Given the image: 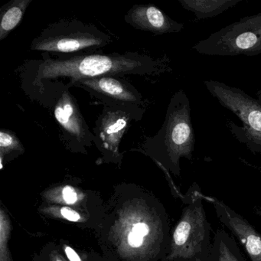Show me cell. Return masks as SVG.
<instances>
[{
	"mask_svg": "<svg viewBox=\"0 0 261 261\" xmlns=\"http://www.w3.org/2000/svg\"><path fill=\"white\" fill-rule=\"evenodd\" d=\"M161 67L160 61L149 56L133 53H114L77 56L68 59L45 58L30 62V66L22 74H24L22 79L30 82V87L42 93L61 80L54 92L57 94L65 81L68 80L62 89V94L79 81L103 76L153 74L160 72Z\"/></svg>",
	"mask_w": 261,
	"mask_h": 261,
	"instance_id": "obj_1",
	"label": "cell"
},
{
	"mask_svg": "<svg viewBox=\"0 0 261 261\" xmlns=\"http://www.w3.org/2000/svg\"><path fill=\"white\" fill-rule=\"evenodd\" d=\"M146 144L175 175H180L181 158L192 161L195 152V131L190 101L182 89L172 96L161 129L155 137L149 138Z\"/></svg>",
	"mask_w": 261,
	"mask_h": 261,
	"instance_id": "obj_2",
	"label": "cell"
},
{
	"mask_svg": "<svg viewBox=\"0 0 261 261\" xmlns=\"http://www.w3.org/2000/svg\"><path fill=\"white\" fill-rule=\"evenodd\" d=\"M204 195L193 183L183 197L181 218L172 236L170 259L175 261H207L212 242V226L203 204Z\"/></svg>",
	"mask_w": 261,
	"mask_h": 261,
	"instance_id": "obj_3",
	"label": "cell"
},
{
	"mask_svg": "<svg viewBox=\"0 0 261 261\" xmlns=\"http://www.w3.org/2000/svg\"><path fill=\"white\" fill-rule=\"evenodd\" d=\"M204 86L221 106L237 116L242 126L230 120L227 126L232 135L246 145L252 153L261 155V90L256 98L231 85L218 81L206 80Z\"/></svg>",
	"mask_w": 261,
	"mask_h": 261,
	"instance_id": "obj_4",
	"label": "cell"
},
{
	"mask_svg": "<svg viewBox=\"0 0 261 261\" xmlns=\"http://www.w3.org/2000/svg\"><path fill=\"white\" fill-rule=\"evenodd\" d=\"M192 50L212 56L261 54V13L242 18L197 42Z\"/></svg>",
	"mask_w": 261,
	"mask_h": 261,
	"instance_id": "obj_5",
	"label": "cell"
},
{
	"mask_svg": "<svg viewBox=\"0 0 261 261\" xmlns=\"http://www.w3.org/2000/svg\"><path fill=\"white\" fill-rule=\"evenodd\" d=\"M111 37L93 25L61 20L48 25L32 42L31 49L58 53L91 51L111 44Z\"/></svg>",
	"mask_w": 261,
	"mask_h": 261,
	"instance_id": "obj_6",
	"label": "cell"
},
{
	"mask_svg": "<svg viewBox=\"0 0 261 261\" xmlns=\"http://www.w3.org/2000/svg\"><path fill=\"white\" fill-rule=\"evenodd\" d=\"M204 200L213 205L219 221L238 240L251 261H261V234L242 215L224 201L204 195Z\"/></svg>",
	"mask_w": 261,
	"mask_h": 261,
	"instance_id": "obj_7",
	"label": "cell"
},
{
	"mask_svg": "<svg viewBox=\"0 0 261 261\" xmlns=\"http://www.w3.org/2000/svg\"><path fill=\"white\" fill-rule=\"evenodd\" d=\"M55 117L71 144L91 146L95 143L94 134L90 131L84 120L75 99L66 91L57 100L54 110ZM67 141V142H68Z\"/></svg>",
	"mask_w": 261,
	"mask_h": 261,
	"instance_id": "obj_8",
	"label": "cell"
},
{
	"mask_svg": "<svg viewBox=\"0 0 261 261\" xmlns=\"http://www.w3.org/2000/svg\"><path fill=\"white\" fill-rule=\"evenodd\" d=\"M74 86L81 87L91 91L107 102H111L112 106H139L142 105L140 93L126 82L111 76L94 77L79 81Z\"/></svg>",
	"mask_w": 261,
	"mask_h": 261,
	"instance_id": "obj_9",
	"label": "cell"
},
{
	"mask_svg": "<svg viewBox=\"0 0 261 261\" xmlns=\"http://www.w3.org/2000/svg\"><path fill=\"white\" fill-rule=\"evenodd\" d=\"M123 107L106 108L99 117L94 129L96 144L113 152H118L119 145L129 126L131 115Z\"/></svg>",
	"mask_w": 261,
	"mask_h": 261,
	"instance_id": "obj_10",
	"label": "cell"
},
{
	"mask_svg": "<svg viewBox=\"0 0 261 261\" xmlns=\"http://www.w3.org/2000/svg\"><path fill=\"white\" fill-rule=\"evenodd\" d=\"M125 21L137 30L155 35L180 33L184 25L171 19L154 5H135L127 12Z\"/></svg>",
	"mask_w": 261,
	"mask_h": 261,
	"instance_id": "obj_11",
	"label": "cell"
},
{
	"mask_svg": "<svg viewBox=\"0 0 261 261\" xmlns=\"http://www.w3.org/2000/svg\"><path fill=\"white\" fill-rule=\"evenodd\" d=\"M243 0H178L181 7L190 12L198 20L216 17L234 7Z\"/></svg>",
	"mask_w": 261,
	"mask_h": 261,
	"instance_id": "obj_12",
	"label": "cell"
},
{
	"mask_svg": "<svg viewBox=\"0 0 261 261\" xmlns=\"http://www.w3.org/2000/svg\"><path fill=\"white\" fill-rule=\"evenodd\" d=\"M207 261H247L233 238L223 229L215 232Z\"/></svg>",
	"mask_w": 261,
	"mask_h": 261,
	"instance_id": "obj_13",
	"label": "cell"
},
{
	"mask_svg": "<svg viewBox=\"0 0 261 261\" xmlns=\"http://www.w3.org/2000/svg\"><path fill=\"white\" fill-rule=\"evenodd\" d=\"M32 0H15L3 9L0 19V40H4L20 23Z\"/></svg>",
	"mask_w": 261,
	"mask_h": 261,
	"instance_id": "obj_14",
	"label": "cell"
},
{
	"mask_svg": "<svg viewBox=\"0 0 261 261\" xmlns=\"http://www.w3.org/2000/svg\"><path fill=\"white\" fill-rule=\"evenodd\" d=\"M21 149H22V143L14 134L8 130L0 132V149L2 155L3 154Z\"/></svg>",
	"mask_w": 261,
	"mask_h": 261,
	"instance_id": "obj_15",
	"label": "cell"
},
{
	"mask_svg": "<svg viewBox=\"0 0 261 261\" xmlns=\"http://www.w3.org/2000/svg\"><path fill=\"white\" fill-rule=\"evenodd\" d=\"M63 197L68 204H74L77 201V194L71 186H66L63 189Z\"/></svg>",
	"mask_w": 261,
	"mask_h": 261,
	"instance_id": "obj_16",
	"label": "cell"
},
{
	"mask_svg": "<svg viewBox=\"0 0 261 261\" xmlns=\"http://www.w3.org/2000/svg\"><path fill=\"white\" fill-rule=\"evenodd\" d=\"M61 213L64 218H66L68 221H77L81 218L80 215L72 209L69 208L68 207H64L61 209Z\"/></svg>",
	"mask_w": 261,
	"mask_h": 261,
	"instance_id": "obj_17",
	"label": "cell"
},
{
	"mask_svg": "<svg viewBox=\"0 0 261 261\" xmlns=\"http://www.w3.org/2000/svg\"><path fill=\"white\" fill-rule=\"evenodd\" d=\"M143 237L134 233V231L131 232L128 235V242L129 245L133 247H139L143 244Z\"/></svg>",
	"mask_w": 261,
	"mask_h": 261,
	"instance_id": "obj_18",
	"label": "cell"
},
{
	"mask_svg": "<svg viewBox=\"0 0 261 261\" xmlns=\"http://www.w3.org/2000/svg\"><path fill=\"white\" fill-rule=\"evenodd\" d=\"M133 231L140 236L144 237L149 233V227L145 223H137L133 227Z\"/></svg>",
	"mask_w": 261,
	"mask_h": 261,
	"instance_id": "obj_19",
	"label": "cell"
},
{
	"mask_svg": "<svg viewBox=\"0 0 261 261\" xmlns=\"http://www.w3.org/2000/svg\"><path fill=\"white\" fill-rule=\"evenodd\" d=\"M65 253L71 261H81L80 256L71 247H65Z\"/></svg>",
	"mask_w": 261,
	"mask_h": 261,
	"instance_id": "obj_20",
	"label": "cell"
},
{
	"mask_svg": "<svg viewBox=\"0 0 261 261\" xmlns=\"http://www.w3.org/2000/svg\"><path fill=\"white\" fill-rule=\"evenodd\" d=\"M253 214H255L256 215H258V216L261 217V205L257 206V207H256L253 209Z\"/></svg>",
	"mask_w": 261,
	"mask_h": 261,
	"instance_id": "obj_21",
	"label": "cell"
},
{
	"mask_svg": "<svg viewBox=\"0 0 261 261\" xmlns=\"http://www.w3.org/2000/svg\"><path fill=\"white\" fill-rule=\"evenodd\" d=\"M56 261H62V260H61V259H57V260Z\"/></svg>",
	"mask_w": 261,
	"mask_h": 261,
	"instance_id": "obj_22",
	"label": "cell"
}]
</instances>
